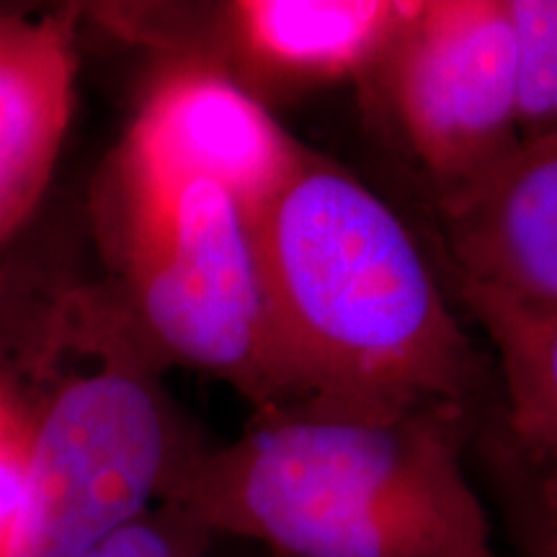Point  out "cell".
<instances>
[{
	"label": "cell",
	"instance_id": "6da1fadb",
	"mask_svg": "<svg viewBox=\"0 0 557 557\" xmlns=\"http://www.w3.org/2000/svg\"><path fill=\"white\" fill-rule=\"evenodd\" d=\"M250 227L289 406L478 410L491 382L483 354L406 222L357 176L302 150Z\"/></svg>",
	"mask_w": 557,
	"mask_h": 557
},
{
	"label": "cell",
	"instance_id": "7a4b0ae2",
	"mask_svg": "<svg viewBox=\"0 0 557 557\" xmlns=\"http://www.w3.org/2000/svg\"><path fill=\"white\" fill-rule=\"evenodd\" d=\"M480 421L459 406L253 410L238 438L186 459L163 504L271 557H500L468 468Z\"/></svg>",
	"mask_w": 557,
	"mask_h": 557
},
{
	"label": "cell",
	"instance_id": "3957f363",
	"mask_svg": "<svg viewBox=\"0 0 557 557\" xmlns=\"http://www.w3.org/2000/svg\"><path fill=\"white\" fill-rule=\"evenodd\" d=\"M52 310L62 369L32 408L24 500L9 557H83L163 504L201 444L158 385L163 357L116 292L81 289Z\"/></svg>",
	"mask_w": 557,
	"mask_h": 557
},
{
	"label": "cell",
	"instance_id": "277c9868",
	"mask_svg": "<svg viewBox=\"0 0 557 557\" xmlns=\"http://www.w3.org/2000/svg\"><path fill=\"white\" fill-rule=\"evenodd\" d=\"M116 295L163 359L233 385L256 410L289 406L248 212L214 181L99 212Z\"/></svg>",
	"mask_w": 557,
	"mask_h": 557
},
{
	"label": "cell",
	"instance_id": "5b68a950",
	"mask_svg": "<svg viewBox=\"0 0 557 557\" xmlns=\"http://www.w3.org/2000/svg\"><path fill=\"white\" fill-rule=\"evenodd\" d=\"M369 73L382 78L400 135L438 184V199L521 148L506 0H416Z\"/></svg>",
	"mask_w": 557,
	"mask_h": 557
},
{
	"label": "cell",
	"instance_id": "8992f818",
	"mask_svg": "<svg viewBox=\"0 0 557 557\" xmlns=\"http://www.w3.org/2000/svg\"><path fill=\"white\" fill-rule=\"evenodd\" d=\"M267 103L225 70L194 58L158 75L103 178L101 209L156 205L191 181H214L248 218L302 156Z\"/></svg>",
	"mask_w": 557,
	"mask_h": 557
},
{
	"label": "cell",
	"instance_id": "52a82bcc",
	"mask_svg": "<svg viewBox=\"0 0 557 557\" xmlns=\"http://www.w3.org/2000/svg\"><path fill=\"white\" fill-rule=\"evenodd\" d=\"M416 9V0H235L212 5L214 67L248 94L320 86L367 75Z\"/></svg>",
	"mask_w": 557,
	"mask_h": 557
},
{
	"label": "cell",
	"instance_id": "ba28073f",
	"mask_svg": "<svg viewBox=\"0 0 557 557\" xmlns=\"http://www.w3.org/2000/svg\"><path fill=\"white\" fill-rule=\"evenodd\" d=\"M438 207L459 282L557 308V135Z\"/></svg>",
	"mask_w": 557,
	"mask_h": 557
},
{
	"label": "cell",
	"instance_id": "9c48e42d",
	"mask_svg": "<svg viewBox=\"0 0 557 557\" xmlns=\"http://www.w3.org/2000/svg\"><path fill=\"white\" fill-rule=\"evenodd\" d=\"M75 13L0 11V246L32 218L73 111Z\"/></svg>",
	"mask_w": 557,
	"mask_h": 557
},
{
	"label": "cell",
	"instance_id": "30bf717a",
	"mask_svg": "<svg viewBox=\"0 0 557 557\" xmlns=\"http://www.w3.org/2000/svg\"><path fill=\"white\" fill-rule=\"evenodd\" d=\"M498 361L496 421L508 442L557 468V308L459 282Z\"/></svg>",
	"mask_w": 557,
	"mask_h": 557
},
{
	"label": "cell",
	"instance_id": "8fae6325",
	"mask_svg": "<svg viewBox=\"0 0 557 557\" xmlns=\"http://www.w3.org/2000/svg\"><path fill=\"white\" fill-rule=\"evenodd\" d=\"M493 496L517 557H557V468L527 457L500 431L496 418L478 429Z\"/></svg>",
	"mask_w": 557,
	"mask_h": 557
},
{
	"label": "cell",
	"instance_id": "7c38bea8",
	"mask_svg": "<svg viewBox=\"0 0 557 557\" xmlns=\"http://www.w3.org/2000/svg\"><path fill=\"white\" fill-rule=\"evenodd\" d=\"M517 52L521 145L557 135V0H506Z\"/></svg>",
	"mask_w": 557,
	"mask_h": 557
},
{
	"label": "cell",
	"instance_id": "4fadbf2b",
	"mask_svg": "<svg viewBox=\"0 0 557 557\" xmlns=\"http://www.w3.org/2000/svg\"><path fill=\"white\" fill-rule=\"evenodd\" d=\"M32 449V408L24 393L0 374V557H9L24 500Z\"/></svg>",
	"mask_w": 557,
	"mask_h": 557
},
{
	"label": "cell",
	"instance_id": "5bb4252c",
	"mask_svg": "<svg viewBox=\"0 0 557 557\" xmlns=\"http://www.w3.org/2000/svg\"><path fill=\"white\" fill-rule=\"evenodd\" d=\"M209 537L212 534L205 532L178 506L158 504L83 557H181L186 549Z\"/></svg>",
	"mask_w": 557,
	"mask_h": 557
},
{
	"label": "cell",
	"instance_id": "9a60e30c",
	"mask_svg": "<svg viewBox=\"0 0 557 557\" xmlns=\"http://www.w3.org/2000/svg\"><path fill=\"white\" fill-rule=\"evenodd\" d=\"M218 545H220V540H214V537L201 540L199 545H194L191 549H186V553L181 555V557H214V549H218Z\"/></svg>",
	"mask_w": 557,
	"mask_h": 557
},
{
	"label": "cell",
	"instance_id": "2e32d148",
	"mask_svg": "<svg viewBox=\"0 0 557 557\" xmlns=\"http://www.w3.org/2000/svg\"><path fill=\"white\" fill-rule=\"evenodd\" d=\"M256 557H271V555H267V553H261V549H256Z\"/></svg>",
	"mask_w": 557,
	"mask_h": 557
}]
</instances>
